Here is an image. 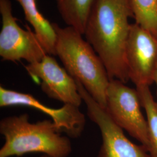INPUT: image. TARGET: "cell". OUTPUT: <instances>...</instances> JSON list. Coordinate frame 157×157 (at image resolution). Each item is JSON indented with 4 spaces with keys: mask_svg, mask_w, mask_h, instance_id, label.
Masks as SVG:
<instances>
[{
    "mask_svg": "<svg viewBox=\"0 0 157 157\" xmlns=\"http://www.w3.org/2000/svg\"><path fill=\"white\" fill-rule=\"evenodd\" d=\"M140 98L136 89L117 79L110 80L107 91L106 110L112 120L148 151V125L141 107Z\"/></svg>",
    "mask_w": 157,
    "mask_h": 157,
    "instance_id": "cell-4",
    "label": "cell"
},
{
    "mask_svg": "<svg viewBox=\"0 0 157 157\" xmlns=\"http://www.w3.org/2000/svg\"><path fill=\"white\" fill-rule=\"evenodd\" d=\"M0 56L3 61L24 59L33 63L48 55L36 34L30 29L26 30L19 26L13 15L10 0H0Z\"/></svg>",
    "mask_w": 157,
    "mask_h": 157,
    "instance_id": "cell-6",
    "label": "cell"
},
{
    "mask_svg": "<svg viewBox=\"0 0 157 157\" xmlns=\"http://www.w3.org/2000/svg\"><path fill=\"white\" fill-rule=\"evenodd\" d=\"M18 105L30 107L50 116L62 133L69 137L78 138L84 130L86 118L79 107L66 104L58 109L51 108L30 94L0 86V107Z\"/></svg>",
    "mask_w": 157,
    "mask_h": 157,
    "instance_id": "cell-9",
    "label": "cell"
},
{
    "mask_svg": "<svg viewBox=\"0 0 157 157\" xmlns=\"http://www.w3.org/2000/svg\"><path fill=\"white\" fill-rule=\"evenodd\" d=\"M25 69L30 76L40 80L41 90L50 98L78 107L83 101L76 80L51 56L28 63Z\"/></svg>",
    "mask_w": 157,
    "mask_h": 157,
    "instance_id": "cell-8",
    "label": "cell"
},
{
    "mask_svg": "<svg viewBox=\"0 0 157 157\" xmlns=\"http://www.w3.org/2000/svg\"><path fill=\"white\" fill-rule=\"evenodd\" d=\"M78 91L87 107V113L101 132L102 143L98 157H150L146 147L129 140L124 130L113 120L105 108L98 104L76 80Z\"/></svg>",
    "mask_w": 157,
    "mask_h": 157,
    "instance_id": "cell-5",
    "label": "cell"
},
{
    "mask_svg": "<svg viewBox=\"0 0 157 157\" xmlns=\"http://www.w3.org/2000/svg\"><path fill=\"white\" fill-rule=\"evenodd\" d=\"M136 23L157 37V0H130Z\"/></svg>",
    "mask_w": 157,
    "mask_h": 157,
    "instance_id": "cell-13",
    "label": "cell"
},
{
    "mask_svg": "<svg viewBox=\"0 0 157 157\" xmlns=\"http://www.w3.org/2000/svg\"><path fill=\"white\" fill-rule=\"evenodd\" d=\"M134 17L130 0H95L88 17L84 35L100 58L110 80H130L126 45Z\"/></svg>",
    "mask_w": 157,
    "mask_h": 157,
    "instance_id": "cell-1",
    "label": "cell"
},
{
    "mask_svg": "<svg viewBox=\"0 0 157 157\" xmlns=\"http://www.w3.org/2000/svg\"><path fill=\"white\" fill-rule=\"evenodd\" d=\"M126 56L129 78L136 86H150L154 83L157 37L138 24H131Z\"/></svg>",
    "mask_w": 157,
    "mask_h": 157,
    "instance_id": "cell-7",
    "label": "cell"
},
{
    "mask_svg": "<svg viewBox=\"0 0 157 157\" xmlns=\"http://www.w3.org/2000/svg\"><path fill=\"white\" fill-rule=\"evenodd\" d=\"M154 83L156 84V86H157V71H156V72H155V78H154Z\"/></svg>",
    "mask_w": 157,
    "mask_h": 157,
    "instance_id": "cell-14",
    "label": "cell"
},
{
    "mask_svg": "<svg viewBox=\"0 0 157 157\" xmlns=\"http://www.w3.org/2000/svg\"><path fill=\"white\" fill-rule=\"evenodd\" d=\"M56 35V56L67 72L80 82L104 108L107 105L110 78L100 58L89 43L75 29L52 23Z\"/></svg>",
    "mask_w": 157,
    "mask_h": 157,
    "instance_id": "cell-2",
    "label": "cell"
},
{
    "mask_svg": "<svg viewBox=\"0 0 157 157\" xmlns=\"http://www.w3.org/2000/svg\"><path fill=\"white\" fill-rule=\"evenodd\" d=\"M62 20L84 35L86 22L95 0H55Z\"/></svg>",
    "mask_w": 157,
    "mask_h": 157,
    "instance_id": "cell-11",
    "label": "cell"
},
{
    "mask_svg": "<svg viewBox=\"0 0 157 157\" xmlns=\"http://www.w3.org/2000/svg\"><path fill=\"white\" fill-rule=\"evenodd\" d=\"M142 107L147 115L148 125L149 146L148 152L150 157H157V105L154 100L150 86L140 85L136 86Z\"/></svg>",
    "mask_w": 157,
    "mask_h": 157,
    "instance_id": "cell-12",
    "label": "cell"
},
{
    "mask_svg": "<svg viewBox=\"0 0 157 157\" xmlns=\"http://www.w3.org/2000/svg\"><path fill=\"white\" fill-rule=\"evenodd\" d=\"M22 8L26 20L33 28L46 53L56 56V35L52 23L39 11L35 0H16Z\"/></svg>",
    "mask_w": 157,
    "mask_h": 157,
    "instance_id": "cell-10",
    "label": "cell"
},
{
    "mask_svg": "<svg viewBox=\"0 0 157 157\" xmlns=\"http://www.w3.org/2000/svg\"><path fill=\"white\" fill-rule=\"evenodd\" d=\"M29 116L3 118L0 122V133L5 143L0 149V157H22L40 152L52 157H67L72 151L69 137L52 120H43L36 123L29 122Z\"/></svg>",
    "mask_w": 157,
    "mask_h": 157,
    "instance_id": "cell-3",
    "label": "cell"
},
{
    "mask_svg": "<svg viewBox=\"0 0 157 157\" xmlns=\"http://www.w3.org/2000/svg\"><path fill=\"white\" fill-rule=\"evenodd\" d=\"M40 157H51V156H49V155H45V154H43V155H41Z\"/></svg>",
    "mask_w": 157,
    "mask_h": 157,
    "instance_id": "cell-15",
    "label": "cell"
}]
</instances>
